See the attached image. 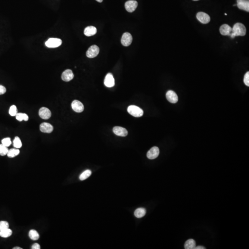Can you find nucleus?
<instances>
[{
  "mask_svg": "<svg viewBox=\"0 0 249 249\" xmlns=\"http://www.w3.org/2000/svg\"><path fill=\"white\" fill-rule=\"evenodd\" d=\"M246 29L245 26L242 23H238L235 24L232 28V33L230 36L234 39L237 36H244L246 34Z\"/></svg>",
  "mask_w": 249,
  "mask_h": 249,
  "instance_id": "obj_1",
  "label": "nucleus"
},
{
  "mask_svg": "<svg viewBox=\"0 0 249 249\" xmlns=\"http://www.w3.org/2000/svg\"><path fill=\"white\" fill-rule=\"evenodd\" d=\"M127 112L131 115L135 117H140L143 116L144 111L139 107L135 105H130L127 108Z\"/></svg>",
  "mask_w": 249,
  "mask_h": 249,
  "instance_id": "obj_2",
  "label": "nucleus"
},
{
  "mask_svg": "<svg viewBox=\"0 0 249 249\" xmlns=\"http://www.w3.org/2000/svg\"><path fill=\"white\" fill-rule=\"evenodd\" d=\"M62 41L59 39L50 38L45 42V45L47 47L50 48H55L61 45Z\"/></svg>",
  "mask_w": 249,
  "mask_h": 249,
  "instance_id": "obj_3",
  "label": "nucleus"
},
{
  "mask_svg": "<svg viewBox=\"0 0 249 249\" xmlns=\"http://www.w3.org/2000/svg\"><path fill=\"white\" fill-rule=\"evenodd\" d=\"M99 48L96 45L91 46L86 52V56L89 58L96 57L99 53Z\"/></svg>",
  "mask_w": 249,
  "mask_h": 249,
  "instance_id": "obj_4",
  "label": "nucleus"
},
{
  "mask_svg": "<svg viewBox=\"0 0 249 249\" xmlns=\"http://www.w3.org/2000/svg\"><path fill=\"white\" fill-rule=\"evenodd\" d=\"M132 41V36L130 33H125L123 34L121 39V42L123 46L126 47L128 46L131 45Z\"/></svg>",
  "mask_w": 249,
  "mask_h": 249,
  "instance_id": "obj_5",
  "label": "nucleus"
},
{
  "mask_svg": "<svg viewBox=\"0 0 249 249\" xmlns=\"http://www.w3.org/2000/svg\"><path fill=\"white\" fill-rule=\"evenodd\" d=\"M138 5V2L136 1L130 0L126 2L125 7L127 12L129 13H132L136 10Z\"/></svg>",
  "mask_w": 249,
  "mask_h": 249,
  "instance_id": "obj_6",
  "label": "nucleus"
},
{
  "mask_svg": "<svg viewBox=\"0 0 249 249\" xmlns=\"http://www.w3.org/2000/svg\"><path fill=\"white\" fill-rule=\"evenodd\" d=\"M197 18L202 24H208L210 21V18L208 14L204 12H199L197 14Z\"/></svg>",
  "mask_w": 249,
  "mask_h": 249,
  "instance_id": "obj_7",
  "label": "nucleus"
},
{
  "mask_svg": "<svg viewBox=\"0 0 249 249\" xmlns=\"http://www.w3.org/2000/svg\"><path fill=\"white\" fill-rule=\"evenodd\" d=\"M167 100L172 104H176L178 101L177 95L173 91L170 90L167 92L166 95Z\"/></svg>",
  "mask_w": 249,
  "mask_h": 249,
  "instance_id": "obj_8",
  "label": "nucleus"
},
{
  "mask_svg": "<svg viewBox=\"0 0 249 249\" xmlns=\"http://www.w3.org/2000/svg\"><path fill=\"white\" fill-rule=\"evenodd\" d=\"M159 149L157 147L154 146L151 148L147 152V157L149 159H155L159 155Z\"/></svg>",
  "mask_w": 249,
  "mask_h": 249,
  "instance_id": "obj_9",
  "label": "nucleus"
},
{
  "mask_svg": "<svg viewBox=\"0 0 249 249\" xmlns=\"http://www.w3.org/2000/svg\"><path fill=\"white\" fill-rule=\"evenodd\" d=\"M72 107L73 110L77 113L82 112L84 110V106L82 102L76 100L72 102Z\"/></svg>",
  "mask_w": 249,
  "mask_h": 249,
  "instance_id": "obj_10",
  "label": "nucleus"
},
{
  "mask_svg": "<svg viewBox=\"0 0 249 249\" xmlns=\"http://www.w3.org/2000/svg\"><path fill=\"white\" fill-rule=\"evenodd\" d=\"M39 115L41 118L48 120L51 116V112L48 108L45 107H42L39 111Z\"/></svg>",
  "mask_w": 249,
  "mask_h": 249,
  "instance_id": "obj_11",
  "label": "nucleus"
},
{
  "mask_svg": "<svg viewBox=\"0 0 249 249\" xmlns=\"http://www.w3.org/2000/svg\"><path fill=\"white\" fill-rule=\"evenodd\" d=\"M104 84L107 87L111 88L114 86L115 84L114 79L112 73H108L107 74L105 78Z\"/></svg>",
  "mask_w": 249,
  "mask_h": 249,
  "instance_id": "obj_12",
  "label": "nucleus"
},
{
  "mask_svg": "<svg viewBox=\"0 0 249 249\" xmlns=\"http://www.w3.org/2000/svg\"><path fill=\"white\" fill-rule=\"evenodd\" d=\"M40 130L42 132L49 133L52 132L54 130V127L49 123L44 122V123H42L40 126Z\"/></svg>",
  "mask_w": 249,
  "mask_h": 249,
  "instance_id": "obj_13",
  "label": "nucleus"
},
{
  "mask_svg": "<svg viewBox=\"0 0 249 249\" xmlns=\"http://www.w3.org/2000/svg\"><path fill=\"white\" fill-rule=\"evenodd\" d=\"M74 78V74L73 73L72 70L70 69H67L62 73L61 75V78L63 81L65 82H69L73 79Z\"/></svg>",
  "mask_w": 249,
  "mask_h": 249,
  "instance_id": "obj_14",
  "label": "nucleus"
},
{
  "mask_svg": "<svg viewBox=\"0 0 249 249\" xmlns=\"http://www.w3.org/2000/svg\"><path fill=\"white\" fill-rule=\"evenodd\" d=\"M113 131L114 133L117 136L126 137L128 134L127 130L120 126H115L114 127Z\"/></svg>",
  "mask_w": 249,
  "mask_h": 249,
  "instance_id": "obj_15",
  "label": "nucleus"
},
{
  "mask_svg": "<svg viewBox=\"0 0 249 249\" xmlns=\"http://www.w3.org/2000/svg\"><path fill=\"white\" fill-rule=\"evenodd\" d=\"M237 5L239 9L249 12V2L248 0H237Z\"/></svg>",
  "mask_w": 249,
  "mask_h": 249,
  "instance_id": "obj_16",
  "label": "nucleus"
},
{
  "mask_svg": "<svg viewBox=\"0 0 249 249\" xmlns=\"http://www.w3.org/2000/svg\"><path fill=\"white\" fill-rule=\"evenodd\" d=\"M219 32L223 36H230L232 33V28L227 24H224L219 28Z\"/></svg>",
  "mask_w": 249,
  "mask_h": 249,
  "instance_id": "obj_17",
  "label": "nucleus"
},
{
  "mask_svg": "<svg viewBox=\"0 0 249 249\" xmlns=\"http://www.w3.org/2000/svg\"><path fill=\"white\" fill-rule=\"evenodd\" d=\"M97 33V29L95 27L89 26L87 27L84 30V34L87 36L94 35Z\"/></svg>",
  "mask_w": 249,
  "mask_h": 249,
  "instance_id": "obj_18",
  "label": "nucleus"
},
{
  "mask_svg": "<svg viewBox=\"0 0 249 249\" xmlns=\"http://www.w3.org/2000/svg\"><path fill=\"white\" fill-rule=\"evenodd\" d=\"M196 245V242L194 239H189L187 240L185 244V249H195Z\"/></svg>",
  "mask_w": 249,
  "mask_h": 249,
  "instance_id": "obj_19",
  "label": "nucleus"
},
{
  "mask_svg": "<svg viewBox=\"0 0 249 249\" xmlns=\"http://www.w3.org/2000/svg\"><path fill=\"white\" fill-rule=\"evenodd\" d=\"M146 213V211L145 208H138L134 212V216L138 218H140L144 217Z\"/></svg>",
  "mask_w": 249,
  "mask_h": 249,
  "instance_id": "obj_20",
  "label": "nucleus"
},
{
  "mask_svg": "<svg viewBox=\"0 0 249 249\" xmlns=\"http://www.w3.org/2000/svg\"><path fill=\"white\" fill-rule=\"evenodd\" d=\"M29 236L32 240H37L39 238V234L35 230L32 229L29 232Z\"/></svg>",
  "mask_w": 249,
  "mask_h": 249,
  "instance_id": "obj_21",
  "label": "nucleus"
},
{
  "mask_svg": "<svg viewBox=\"0 0 249 249\" xmlns=\"http://www.w3.org/2000/svg\"><path fill=\"white\" fill-rule=\"evenodd\" d=\"M12 231L9 228L0 231V236L2 238H8L12 234Z\"/></svg>",
  "mask_w": 249,
  "mask_h": 249,
  "instance_id": "obj_22",
  "label": "nucleus"
},
{
  "mask_svg": "<svg viewBox=\"0 0 249 249\" xmlns=\"http://www.w3.org/2000/svg\"><path fill=\"white\" fill-rule=\"evenodd\" d=\"M20 150L17 149H11L8 151L7 155L10 158L14 157L20 154Z\"/></svg>",
  "mask_w": 249,
  "mask_h": 249,
  "instance_id": "obj_23",
  "label": "nucleus"
},
{
  "mask_svg": "<svg viewBox=\"0 0 249 249\" xmlns=\"http://www.w3.org/2000/svg\"><path fill=\"white\" fill-rule=\"evenodd\" d=\"M92 174V171L90 170H86L83 172L79 176V179L80 180H84L87 179L88 178L91 176Z\"/></svg>",
  "mask_w": 249,
  "mask_h": 249,
  "instance_id": "obj_24",
  "label": "nucleus"
},
{
  "mask_svg": "<svg viewBox=\"0 0 249 249\" xmlns=\"http://www.w3.org/2000/svg\"><path fill=\"white\" fill-rule=\"evenodd\" d=\"M16 119L19 121L22 120L27 121L29 120V117L26 114L24 113H17L16 115Z\"/></svg>",
  "mask_w": 249,
  "mask_h": 249,
  "instance_id": "obj_25",
  "label": "nucleus"
},
{
  "mask_svg": "<svg viewBox=\"0 0 249 249\" xmlns=\"http://www.w3.org/2000/svg\"><path fill=\"white\" fill-rule=\"evenodd\" d=\"M13 145H14V147L17 149H19L21 148L22 145L21 141L20 139L18 137H16L14 139V141H13Z\"/></svg>",
  "mask_w": 249,
  "mask_h": 249,
  "instance_id": "obj_26",
  "label": "nucleus"
},
{
  "mask_svg": "<svg viewBox=\"0 0 249 249\" xmlns=\"http://www.w3.org/2000/svg\"><path fill=\"white\" fill-rule=\"evenodd\" d=\"M8 151L9 150H8V147H6L2 144L0 145V155L1 156H4L7 155Z\"/></svg>",
  "mask_w": 249,
  "mask_h": 249,
  "instance_id": "obj_27",
  "label": "nucleus"
},
{
  "mask_svg": "<svg viewBox=\"0 0 249 249\" xmlns=\"http://www.w3.org/2000/svg\"><path fill=\"white\" fill-rule=\"evenodd\" d=\"M17 108L15 105H12L10 107L9 110V114L11 116H16L17 114Z\"/></svg>",
  "mask_w": 249,
  "mask_h": 249,
  "instance_id": "obj_28",
  "label": "nucleus"
},
{
  "mask_svg": "<svg viewBox=\"0 0 249 249\" xmlns=\"http://www.w3.org/2000/svg\"><path fill=\"white\" fill-rule=\"evenodd\" d=\"M9 223L6 221L0 222V231L9 228Z\"/></svg>",
  "mask_w": 249,
  "mask_h": 249,
  "instance_id": "obj_29",
  "label": "nucleus"
},
{
  "mask_svg": "<svg viewBox=\"0 0 249 249\" xmlns=\"http://www.w3.org/2000/svg\"><path fill=\"white\" fill-rule=\"evenodd\" d=\"M12 144V142L11 141V139L9 138H6L5 139H3L2 140V144L4 145V146L6 147H8Z\"/></svg>",
  "mask_w": 249,
  "mask_h": 249,
  "instance_id": "obj_30",
  "label": "nucleus"
},
{
  "mask_svg": "<svg viewBox=\"0 0 249 249\" xmlns=\"http://www.w3.org/2000/svg\"><path fill=\"white\" fill-rule=\"evenodd\" d=\"M244 84L247 86H249V72H247L245 73L244 78Z\"/></svg>",
  "mask_w": 249,
  "mask_h": 249,
  "instance_id": "obj_31",
  "label": "nucleus"
},
{
  "mask_svg": "<svg viewBox=\"0 0 249 249\" xmlns=\"http://www.w3.org/2000/svg\"><path fill=\"white\" fill-rule=\"evenodd\" d=\"M6 92V89L5 87L0 85V95H3Z\"/></svg>",
  "mask_w": 249,
  "mask_h": 249,
  "instance_id": "obj_32",
  "label": "nucleus"
},
{
  "mask_svg": "<svg viewBox=\"0 0 249 249\" xmlns=\"http://www.w3.org/2000/svg\"><path fill=\"white\" fill-rule=\"evenodd\" d=\"M40 246L38 243L34 244L32 246V249H40Z\"/></svg>",
  "mask_w": 249,
  "mask_h": 249,
  "instance_id": "obj_33",
  "label": "nucleus"
},
{
  "mask_svg": "<svg viewBox=\"0 0 249 249\" xmlns=\"http://www.w3.org/2000/svg\"><path fill=\"white\" fill-rule=\"evenodd\" d=\"M205 249V248L204 247H203L202 246H197V247H195V249Z\"/></svg>",
  "mask_w": 249,
  "mask_h": 249,
  "instance_id": "obj_34",
  "label": "nucleus"
},
{
  "mask_svg": "<svg viewBox=\"0 0 249 249\" xmlns=\"http://www.w3.org/2000/svg\"><path fill=\"white\" fill-rule=\"evenodd\" d=\"M13 249H22V248H20V247H14V248H13Z\"/></svg>",
  "mask_w": 249,
  "mask_h": 249,
  "instance_id": "obj_35",
  "label": "nucleus"
},
{
  "mask_svg": "<svg viewBox=\"0 0 249 249\" xmlns=\"http://www.w3.org/2000/svg\"><path fill=\"white\" fill-rule=\"evenodd\" d=\"M96 1H97L98 2H100V3L103 1V0H96Z\"/></svg>",
  "mask_w": 249,
  "mask_h": 249,
  "instance_id": "obj_36",
  "label": "nucleus"
},
{
  "mask_svg": "<svg viewBox=\"0 0 249 249\" xmlns=\"http://www.w3.org/2000/svg\"><path fill=\"white\" fill-rule=\"evenodd\" d=\"M193 1H198V0H193Z\"/></svg>",
  "mask_w": 249,
  "mask_h": 249,
  "instance_id": "obj_37",
  "label": "nucleus"
},
{
  "mask_svg": "<svg viewBox=\"0 0 249 249\" xmlns=\"http://www.w3.org/2000/svg\"><path fill=\"white\" fill-rule=\"evenodd\" d=\"M225 15H227V14H225Z\"/></svg>",
  "mask_w": 249,
  "mask_h": 249,
  "instance_id": "obj_38",
  "label": "nucleus"
}]
</instances>
